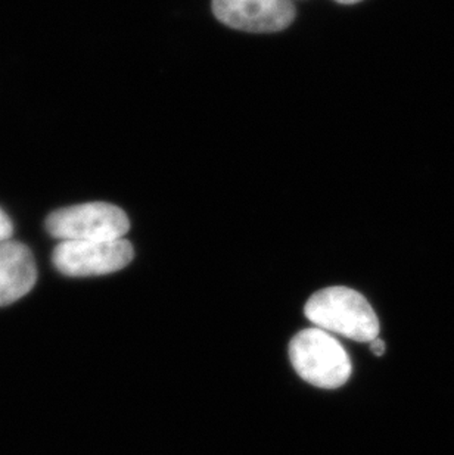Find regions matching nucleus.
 <instances>
[{"instance_id":"1","label":"nucleus","mask_w":454,"mask_h":455,"mask_svg":"<svg viewBox=\"0 0 454 455\" xmlns=\"http://www.w3.org/2000/svg\"><path fill=\"white\" fill-rule=\"evenodd\" d=\"M304 314L314 326L356 342H372L379 335V320L368 299L354 289L332 286L313 293Z\"/></svg>"},{"instance_id":"2","label":"nucleus","mask_w":454,"mask_h":455,"mask_svg":"<svg viewBox=\"0 0 454 455\" xmlns=\"http://www.w3.org/2000/svg\"><path fill=\"white\" fill-rule=\"evenodd\" d=\"M288 354L298 376L313 387L336 389L352 376V360L345 348L319 327L298 331L289 342Z\"/></svg>"},{"instance_id":"3","label":"nucleus","mask_w":454,"mask_h":455,"mask_svg":"<svg viewBox=\"0 0 454 455\" xmlns=\"http://www.w3.org/2000/svg\"><path fill=\"white\" fill-rule=\"evenodd\" d=\"M129 228L125 211L108 203L69 206L46 219L47 232L62 242L117 241L123 239Z\"/></svg>"},{"instance_id":"4","label":"nucleus","mask_w":454,"mask_h":455,"mask_svg":"<svg viewBox=\"0 0 454 455\" xmlns=\"http://www.w3.org/2000/svg\"><path fill=\"white\" fill-rule=\"evenodd\" d=\"M134 259V246L126 239L103 242H61L53 264L69 277H91L120 271Z\"/></svg>"},{"instance_id":"5","label":"nucleus","mask_w":454,"mask_h":455,"mask_svg":"<svg viewBox=\"0 0 454 455\" xmlns=\"http://www.w3.org/2000/svg\"><path fill=\"white\" fill-rule=\"evenodd\" d=\"M219 21L248 33H276L296 20L292 0H213Z\"/></svg>"},{"instance_id":"6","label":"nucleus","mask_w":454,"mask_h":455,"mask_svg":"<svg viewBox=\"0 0 454 455\" xmlns=\"http://www.w3.org/2000/svg\"><path fill=\"white\" fill-rule=\"evenodd\" d=\"M37 280L30 248L20 242H0V307L26 297Z\"/></svg>"},{"instance_id":"7","label":"nucleus","mask_w":454,"mask_h":455,"mask_svg":"<svg viewBox=\"0 0 454 455\" xmlns=\"http://www.w3.org/2000/svg\"><path fill=\"white\" fill-rule=\"evenodd\" d=\"M12 232V221L4 211L0 210V242L8 241Z\"/></svg>"},{"instance_id":"8","label":"nucleus","mask_w":454,"mask_h":455,"mask_svg":"<svg viewBox=\"0 0 454 455\" xmlns=\"http://www.w3.org/2000/svg\"><path fill=\"white\" fill-rule=\"evenodd\" d=\"M370 349H372V353L377 356L384 355L386 349L385 342L377 338V339H373L372 342H370Z\"/></svg>"},{"instance_id":"9","label":"nucleus","mask_w":454,"mask_h":455,"mask_svg":"<svg viewBox=\"0 0 454 455\" xmlns=\"http://www.w3.org/2000/svg\"><path fill=\"white\" fill-rule=\"evenodd\" d=\"M335 2H338V4H359V2H361V0H335Z\"/></svg>"}]
</instances>
